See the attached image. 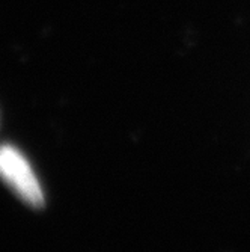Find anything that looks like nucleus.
<instances>
[{"instance_id": "nucleus-1", "label": "nucleus", "mask_w": 250, "mask_h": 252, "mask_svg": "<svg viewBox=\"0 0 250 252\" xmlns=\"http://www.w3.org/2000/svg\"><path fill=\"white\" fill-rule=\"evenodd\" d=\"M0 178L29 205L44 204V193L30 163L11 145H0Z\"/></svg>"}]
</instances>
